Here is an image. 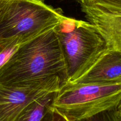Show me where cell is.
Here are the masks:
<instances>
[{"instance_id":"cell-1","label":"cell","mask_w":121,"mask_h":121,"mask_svg":"<svg viewBox=\"0 0 121 121\" xmlns=\"http://www.w3.org/2000/svg\"><path fill=\"white\" fill-rule=\"evenodd\" d=\"M67 83L54 28L23 43L0 68V85L57 92Z\"/></svg>"},{"instance_id":"cell-2","label":"cell","mask_w":121,"mask_h":121,"mask_svg":"<svg viewBox=\"0 0 121 121\" xmlns=\"http://www.w3.org/2000/svg\"><path fill=\"white\" fill-rule=\"evenodd\" d=\"M66 68L67 83L85 74L108 49L95 26L65 16L54 28Z\"/></svg>"},{"instance_id":"cell-3","label":"cell","mask_w":121,"mask_h":121,"mask_svg":"<svg viewBox=\"0 0 121 121\" xmlns=\"http://www.w3.org/2000/svg\"><path fill=\"white\" fill-rule=\"evenodd\" d=\"M65 15L43 0H0V39L24 42L54 28Z\"/></svg>"},{"instance_id":"cell-4","label":"cell","mask_w":121,"mask_h":121,"mask_svg":"<svg viewBox=\"0 0 121 121\" xmlns=\"http://www.w3.org/2000/svg\"><path fill=\"white\" fill-rule=\"evenodd\" d=\"M121 102V84L67 83L57 92L52 107L71 121L117 108Z\"/></svg>"},{"instance_id":"cell-5","label":"cell","mask_w":121,"mask_h":121,"mask_svg":"<svg viewBox=\"0 0 121 121\" xmlns=\"http://www.w3.org/2000/svg\"><path fill=\"white\" fill-rule=\"evenodd\" d=\"M89 23L94 25L108 47L121 52V14L111 13L94 4H82Z\"/></svg>"},{"instance_id":"cell-6","label":"cell","mask_w":121,"mask_h":121,"mask_svg":"<svg viewBox=\"0 0 121 121\" xmlns=\"http://www.w3.org/2000/svg\"><path fill=\"white\" fill-rule=\"evenodd\" d=\"M73 84H121V52L108 48Z\"/></svg>"},{"instance_id":"cell-7","label":"cell","mask_w":121,"mask_h":121,"mask_svg":"<svg viewBox=\"0 0 121 121\" xmlns=\"http://www.w3.org/2000/svg\"><path fill=\"white\" fill-rule=\"evenodd\" d=\"M49 91L0 85V121H14L25 107Z\"/></svg>"},{"instance_id":"cell-8","label":"cell","mask_w":121,"mask_h":121,"mask_svg":"<svg viewBox=\"0 0 121 121\" xmlns=\"http://www.w3.org/2000/svg\"><path fill=\"white\" fill-rule=\"evenodd\" d=\"M57 92H49L24 108L14 121H54L52 104Z\"/></svg>"},{"instance_id":"cell-9","label":"cell","mask_w":121,"mask_h":121,"mask_svg":"<svg viewBox=\"0 0 121 121\" xmlns=\"http://www.w3.org/2000/svg\"><path fill=\"white\" fill-rule=\"evenodd\" d=\"M23 43L25 42L18 37L0 39V68L8 61Z\"/></svg>"},{"instance_id":"cell-10","label":"cell","mask_w":121,"mask_h":121,"mask_svg":"<svg viewBox=\"0 0 121 121\" xmlns=\"http://www.w3.org/2000/svg\"><path fill=\"white\" fill-rule=\"evenodd\" d=\"M71 121H120V120L119 111L117 107L105 110L87 118Z\"/></svg>"},{"instance_id":"cell-11","label":"cell","mask_w":121,"mask_h":121,"mask_svg":"<svg viewBox=\"0 0 121 121\" xmlns=\"http://www.w3.org/2000/svg\"><path fill=\"white\" fill-rule=\"evenodd\" d=\"M92 4L111 13L121 14V0H94Z\"/></svg>"},{"instance_id":"cell-12","label":"cell","mask_w":121,"mask_h":121,"mask_svg":"<svg viewBox=\"0 0 121 121\" xmlns=\"http://www.w3.org/2000/svg\"><path fill=\"white\" fill-rule=\"evenodd\" d=\"M54 121H71L66 116L54 109Z\"/></svg>"},{"instance_id":"cell-13","label":"cell","mask_w":121,"mask_h":121,"mask_svg":"<svg viewBox=\"0 0 121 121\" xmlns=\"http://www.w3.org/2000/svg\"><path fill=\"white\" fill-rule=\"evenodd\" d=\"M82 4H91L93 2L94 0H79Z\"/></svg>"},{"instance_id":"cell-14","label":"cell","mask_w":121,"mask_h":121,"mask_svg":"<svg viewBox=\"0 0 121 121\" xmlns=\"http://www.w3.org/2000/svg\"><path fill=\"white\" fill-rule=\"evenodd\" d=\"M118 111H119V113L121 115V102L119 104V106L118 107Z\"/></svg>"},{"instance_id":"cell-15","label":"cell","mask_w":121,"mask_h":121,"mask_svg":"<svg viewBox=\"0 0 121 121\" xmlns=\"http://www.w3.org/2000/svg\"><path fill=\"white\" fill-rule=\"evenodd\" d=\"M119 120H120V121H121V115L119 113Z\"/></svg>"}]
</instances>
